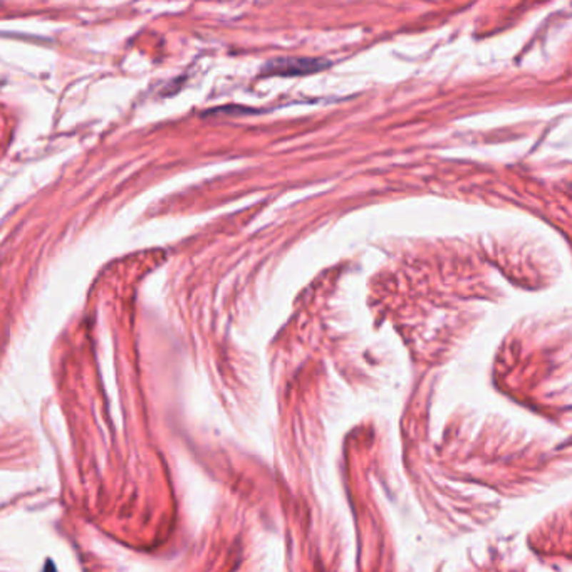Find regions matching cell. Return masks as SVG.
I'll return each instance as SVG.
<instances>
[{
  "mask_svg": "<svg viewBox=\"0 0 572 572\" xmlns=\"http://www.w3.org/2000/svg\"><path fill=\"white\" fill-rule=\"evenodd\" d=\"M329 62L319 57H279L264 64V73L271 76H307L326 69Z\"/></svg>",
  "mask_w": 572,
  "mask_h": 572,
  "instance_id": "cell-1",
  "label": "cell"
}]
</instances>
